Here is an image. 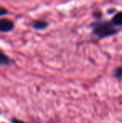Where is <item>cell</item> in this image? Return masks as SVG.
I'll use <instances>...</instances> for the list:
<instances>
[{"label": "cell", "instance_id": "obj_7", "mask_svg": "<svg viewBox=\"0 0 122 123\" xmlns=\"http://www.w3.org/2000/svg\"><path fill=\"white\" fill-rule=\"evenodd\" d=\"M8 13V11H7L6 9H4L3 8H2V7H0V16L1 15H4L6 14V13Z\"/></svg>", "mask_w": 122, "mask_h": 123}, {"label": "cell", "instance_id": "obj_4", "mask_svg": "<svg viewBox=\"0 0 122 123\" xmlns=\"http://www.w3.org/2000/svg\"><path fill=\"white\" fill-rule=\"evenodd\" d=\"M10 64V60L8 56L0 51V65H7Z\"/></svg>", "mask_w": 122, "mask_h": 123}, {"label": "cell", "instance_id": "obj_5", "mask_svg": "<svg viewBox=\"0 0 122 123\" xmlns=\"http://www.w3.org/2000/svg\"><path fill=\"white\" fill-rule=\"evenodd\" d=\"M112 22L116 25H119V26L122 25V12H120L117 14L115 15V17L112 19Z\"/></svg>", "mask_w": 122, "mask_h": 123}, {"label": "cell", "instance_id": "obj_1", "mask_svg": "<svg viewBox=\"0 0 122 123\" xmlns=\"http://www.w3.org/2000/svg\"><path fill=\"white\" fill-rule=\"evenodd\" d=\"M93 31H94V34L99 38L111 36L116 33V30L113 28L111 24L107 23V22L94 24L93 25Z\"/></svg>", "mask_w": 122, "mask_h": 123}, {"label": "cell", "instance_id": "obj_9", "mask_svg": "<svg viewBox=\"0 0 122 123\" xmlns=\"http://www.w3.org/2000/svg\"><path fill=\"white\" fill-rule=\"evenodd\" d=\"M94 16L96 17V18H99L101 16V13H94Z\"/></svg>", "mask_w": 122, "mask_h": 123}, {"label": "cell", "instance_id": "obj_2", "mask_svg": "<svg viewBox=\"0 0 122 123\" xmlns=\"http://www.w3.org/2000/svg\"><path fill=\"white\" fill-rule=\"evenodd\" d=\"M13 28V24L9 19H0V31L1 32H8Z\"/></svg>", "mask_w": 122, "mask_h": 123}, {"label": "cell", "instance_id": "obj_8", "mask_svg": "<svg viewBox=\"0 0 122 123\" xmlns=\"http://www.w3.org/2000/svg\"><path fill=\"white\" fill-rule=\"evenodd\" d=\"M12 123H26L24 122H23V121H20V120H18V119L14 118L12 120Z\"/></svg>", "mask_w": 122, "mask_h": 123}, {"label": "cell", "instance_id": "obj_6", "mask_svg": "<svg viewBox=\"0 0 122 123\" xmlns=\"http://www.w3.org/2000/svg\"><path fill=\"white\" fill-rule=\"evenodd\" d=\"M115 76L117 79H121L122 78V67H118L116 70H115Z\"/></svg>", "mask_w": 122, "mask_h": 123}, {"label": "cell", "instance_id": "obj_3", "mask_svg": "<svg viewBox=\"0 0 122 123\" xmlns=\"http://www.w3.org/2000/svg\"><path fill=\"white\" fill-rule=\"evenodd\" d=\"M48 26V23L42 20H38L33 24V27L35 29H44Z\"/></svg>", "mask_w": 122, "mask_h": 123}]
</instances>
